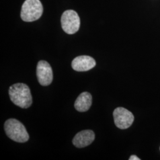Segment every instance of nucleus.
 Masks as SVG:
<instances>
[{"label":"nucleus","mask_w":160,"mask_h":160,"mask_svg":"<svg viewBox=\"0 0 160 160\" xmlns=\"http://www.w3.org/2000/svg\"><path fill=\"white\" fill-rule=\"evenodd\" d=\"M95 139V134L92 130H84L78 132L72 140L75 147L81 148L90 145Z\"/></svg>","instance_id":"nucleus-8"},{"label":"nucleus","mask_w":160,"mask_h":160,"mask_svg":"<svg viewBox=\"0 0 160 160\" xmlns=\"http://www.w3.org/2000/svg\"><path fill=\"white\" fill-rule=\"evenodd\" d=\"M12 102L17 106L27 109L32 104V97L29 87L24 83L12 85L8 90Z\"/></svg>","instance_id":"nucleus-1"},{"label":"nucleus","mask_w":160,"mask_h":160,"mask_svg":"<svg viewBox=\"0 0 160 160\" xmlns=\"http://www.w3.org/2000/svg\"><path fill=\"white\" fill-rule=\"evenodd\" d=\"M92 104V96L88 92H82L75 100V109L80 112H84L88 110Z\"/></svg>","instance_id":"nucleus-9"},{"label":"nucleus","mask_w":160,"mask_h":160,"mask_svg":"<svg viewBox=\"0 0 160 160\" xmlns=\"http://www.w3.org/2000/svg\"><path fill=\"white\" fill-rule=\"evenodd\" d=\"M36 75L41 86L50 85L53 80V71L49 63L45 61H40L37 65Z\"/></svg>","instance_id":"nucleus-6"},{"label":"nucleus","mask_w":160,"mask_h":160,"mask_svg":"<svg viewBox=\"0 0 160 160\" xmlns=\"http://www.w3.org/2000/svg\"><path fill=\"white\" fill-rule=\"evenodd\" d=\"M61 26L67 34H74L80 29V19L77 12L72 10L64 12L61 17Z\"/></svg>","instance_id":"nucleus-4"},{"label":"nucleus","mask_w":160,"mask_h":160,"mask_svg":"<svg viewBox=\"0 0 160 160\" xmlns=\"http://www.w3.org/2000/svg\"><path fill=\"white\" fill-rule=\"evenodd\" d=\"M129 160H140L141 159L139 158H138L137 156H136V155H131V157H130V158H129Z\"/></svg>","instance_id":"nucleus-10"},{"label":"nucleus","mask_w":160,"mask_h":160,"mask_svg":"<svg viewBox=\"0 0 160 160\" xmlns=\"http://www.w3.org/2000/svg\"><path fill=\"white\" fill-rule=\"evenodd\" d=\"M43 10L39 0H26L22 7L21 18L26 22H34L42 16Z\"/></svg>","instance_id":"nucleus-3"},{"label":"nucleus","mask_w":160,"mask_h":160,"mask_svg":"<svg viewBox=\"0 0 160 160\" xmlns=\"http://www.w3.org/2000/svg\"><path fill=\"white\" fill-rule=\"evenodd\" d=\"M72 68L78 72H84L93 68L96 65V61L89 56L82 55L75 58L72 62Z\"/></svg>","instance_id":"nucleus-7"},{"label":"nucleus","mask_w":160,"mask_h":160,"mask_svg":"<svg viewBox=\"0 0 160 160\" xmlns=\"http://www.w3.org/2000/svg\"><path fill=\"white\" fill-rule=\"evenodd\" d=\"M4 130L7 137L17 142L24 143L29 140V134L25 126L17 119L7 120L4 124Z\"/></svg>","instance_id":"nucleus-2"},{"label":"nucleus","mask_w":160,"mask_h":160,"mask_svg":"<svg viewBox=\"0 0 160 160\" xmlns=\"http://www.w3.org/2000/svg\"><path fill=\"white\" fill-rule=\"evenodd\" d=\"M115 125L120 129H126L131 126L134 116L130 111L123 108H118L113 112Z\"/></svg>","instance_id":"nucleus-5"}]
</instances>
